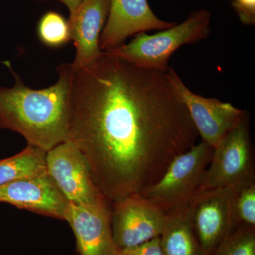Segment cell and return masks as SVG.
Segmentation results:
<instances>
[{"label": "cell", "mask_w": 255, "mask_h": 255, "mask_svg": "<svg viewBox=\"0 0 255 255\" xmlns=\"http://www.w3.org/2000/svg\"><path fill=\"white\" fill-rule=\"evenodd\" d=\"M199 133L166 72L107 52L74 70L68 140L110 204L145 192Z\"/></svg>", "instance_id": "1"}, {"label": "cell", "mask_w": 255, "mask_h": 255, "mask_svg": "<svg viewBox=\"0 0 255 255\" xmlns=\"http://www.w3.org/2000/svg\"><path fill=\"white\" fill-rule=\"evenodd\" d=\"M37 33L41 43L49 48H59L71 41L68 21L55 11H48L42 16Z\"/></svg>", "instance_id": "16"}, {"label": "cell", "mask_w": 255, "mask_h": 255, "mask_svg": "<svg viewBox=\"0 0 255 255\" xmlns=\"http://www.w3.org/2000/svg\"><path fill=\"white\" fill-rule=\"evenodd\" d=\"M176 24L157 17L147 0H110L108 18L101 33L100 48L108 51L124 44L128 37L152 30L168 29Z\"/></svg>", "instance_id": "10"}, {"label": "cell", "mask_w": 255, "mask_h": 255, "mask_svg": "<svg viewBox=\"0 0 255 255\" xmlns=\"http://www.w3.org/2000/svg\"><path fill=\"white\" fill-rule=\"evenodd\" d=\"M110 0H82L68 22L71 40L75 47V58L71 63L78 70L91 63L102 54L101 33L108 18Z\"/></svg>", "instance_id": "13"}, {"label": "cell", "mask_w": 255, "mask_h": 255, "mask_svg": "<svg viewBox=\"0 0 255 255\" xmlns=\"http://www.w3.org/2000/svg\"><path fill=\"white\" fill-rule=\"evenodd\" d=\"M232 199L233 188H218L198 191L188 204L196 238L210 255L236 228Z\"/></svg>", "instance_id": "9"}, {"label": "cell", "mask_w": 255, "mask_h": 255, "mask_svg": "<svg viewBox=\"0 0 255 255\" xmlns=\"http://www.w3.org/2000/svg\"><path fill=\"white\" fill-rule=\"evenodd\" d=\"M214 148L201 141L172 161L162 177L142 195L164 212L189 204L209 167Z\"/></svg>", "instance_id": "4"}, {"label": "cell", "mask_w": 255, "mask_h": 255, "mask_svg": "<svg viewBox=\"0 0 255 255\" xmlns=\"http://www.w3.org/2000/svg\"><path fill=\"white\" fill-rule=\"evenodd\" d=\"M46 168L70 204L88 206L107 201L96 185L87 159L73 142L67 140L47 151Z\"/></svg>", "instance_id": "7"}, {"label": "cell", "mask_w": 255, "mask_h": 255, "mask_svg": "<svg viewBox=\"0 0 255 255\" xmlns=\"http://www.w3.org/2000/svg\"><path fill=\"white\" fill-rule=\"evenodd\" d=\"M64 221L73 229L79 255H118L108 201L88 206L69 203Z\"/></svg>", "instance_id": "11"}, {"label": "cell", "mask_w": 255, "mask_h": 255, "mask_svg": "<svg viewBox=\"0 0 255 255\" xmlns=\"http://www.w3.org/2000/svg\"><path fill=\"white\" fill-rule=\"evenodd\" d=\"M255 181L248 118L228 132L214 149L198 191L234 188Z\"/></svg>", "instance_id": "6"}, {"label": "cell", "mask_w": 255, "mask_h": 255, "mask_svg": "<svg viewBox=\"0 0 255 255\" xmlns=\"http://www.w3.org/2000/svg\"><path fill=\"white\" fill-rule=\"evenodd\" d=\"M211 19L209 10H198L180 24L153 35L139 33L128 44L105 52L142 68L167 72L169 58L176 50L209 36Z\"/></svg>", "instance_id": "3"}, {"label": "cell", "mask_w": 255, "mask_h": 255, "mask_svg": "<svg viewBox=\"0 0 255 255\" xmlns=\"http://www.w3.org/2000/svg\"><path fill=\"white\" fill-rule=\"evenodd\" d=\"M118 255H163V253L159 237H157L138 246L119 249Z\"/></svg>", "instance_id": "19"}, {"label": "cell", "mask_w": 255, "mask_h": 255, "mask_svg": "<svg viewBox=\"0 0 255 255\" xmlns=\"http://www.w3.org/2000/svg\"><path fill=\"white\" fill-rule=\"evenodd\" d=\"M40 1H43V0H40Z\"/></svg>", "instance_id": "22"}, {"label": "cell", "mask_w": 255, "mask_h": 255, "mask_svg": "<svg viewBox=\"0 0 255 255\" xmlns=\"http://www.w3.org/2000/svg\"><path fill=\"white\" fill-rule=\"evenodd\" d=\"M214 255H255V227L238 226L223 240Z\"/></svg>", "instance_id": "18"}, {"label": "cell", "mask_w": 255, "mask_h": 255, "mask_svg": "<svg viewBox=\"0 0 255 255\" xmlns=\"http://www.w3.org/2000/svg\"><path fill=\"white\" fill-rule=\"evenodd\" d=\"M59 1L68 8L70 14H71L77 9L79 4L82 2V0H59Z\"/></svg>", "instance_id": "21"}, {"label": "cell", "mask_w": 255, "mask_h": 255, "mask_svg": "<svg viewBox=\"0 0 255 255\" xmlns=\"http://www.w3.org/2000/svg\"><path fill=\"white\" fill-rule=\"evenodd\" d=\"M166 76L172 92L187 108L202 141L213 148L248 118L245 111L229 102L206 98L191 92L173 68H169Z\"/></svg>", "instance_id": "5"}, {"label": "cell", "mask_w": 255, "mask_h": 255, "mask_svg": "<svg viewBox=\"0 0 255 255\" xmlns=\"http://www.w3.org/2000/svg\"><path fill=\"white\" fill-rule=\"evenodd\" d=\"M46 152L28 145L17 155L0 160V186L47 173Z\"/></svg>", "instance_id": "15"}, {"label": "cell", "mask_w": 255, "mask_h": 255, "mask_svg": "<svg viewBox=\"0 0 255 255\" xmlns=\"http://www.w3.org/2000/svg\"><path fill=\"white\" fill-rule=\"evenodd\" d=\"M232 6L243 24H255V0H232Z\"/></svg>", "instance_id": "20"}, {"label": "cell", "mask_w": 255, "mask_h": 255, "mask_svg": "<svg viewBox=\"0 0 255 255\" xmlns=\"http://www.w3.org/2000/svg\"><path fill=\"white\" fill-rule=\"evenodd\" d=\"M233 214L236 227H255V181L233 188Z\"/></svg>", "instance_id": "17"}, {"label": "cell", "mask_w": 255, "mask_h": 255, "mask_svg": "<svg viewBox=\"0 0 255 255\" xmlns=\"http://www.w3.org/2000/svg\"><path fill=\"white\" fill-rule=\"evenodd\" d=\"M58 80L48 88L33 90L16 76L14 86L0 87V128L22 135L28 145L45 151L68 140L71 63L58 68Z\"/></svg>", "instance_id": "2"}, {"label": "cell", "mask_w": 255, "mask_h": 255, "mask_svg": "<svg viewBox=\"0 0 255 255\" xmlns=\"http://www.w3.org/2000/svg\"><path fill=\"white\" fill-rule=\"evenodd\" d=\"M159 243L163 255H210L196 238L188 204L166 213Z\"/></svg>", "instance_id": "14"}, {"label": "cell", "mask_w": 255, "mask_h": 255, "mask_svg": "<svg viewBox=\"0 0 255 255\" xmlns=\"http://www.w3.org/2000/svg\"><path fill=\"white\" fill-rule=\"evenodd\" d=\"M0 202L63 221L69 204L48 173L0 186Z\"/></svg>", "instance_id": "12"}, {"label": "cell", "mask_w": 255, "mask_h": 255, "mask_svg": "<svg viewBox=\"0 0 255 255\" xmlns=\"http://www.w3.org/2000/svg\"><path fill=\"white\" fill-rule=\"evenodd\" d=\"M110 206L112 235L118 250L138 246L162 233L166 213L142 194H130Z\"/></svg>", "instance_id": "8"}]
</instances>
